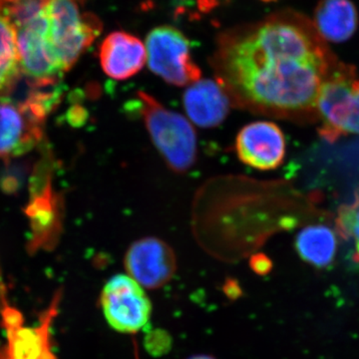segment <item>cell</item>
Here are the masks:
<instances>
[{"mask_svg":"<svg viewBox=\"0 0 359 359\" xmlns=\"http://www.w3.org/2000/svg\"><path fill=\"white\" fill-rule=\"evenodd\" d=\"M187 359H216V358H212V356L205 355V354H201V355L199 354V355L191 356V358H189Z\"/></svg>","mask_w":359,"mask_h":359,"instance_id":"obj_19","label":"cell"},{"mask_svg":"<svg viewBox=\"0 0 359 359\" xmlns=\"http://www.w3.org/2000/svg\"><path fill=\"white\" fill-rule=\"evenodd\" d=\"M55 100V93L35 94L23 103L0 99V158L18 157L40 143Z\"/></svg>","mask_w":359,"mask_h":359,"instance_id":"obj_5","label":"cell"},{"mask_svg":"<svg viewBox=\"0 0 359 359\" xmlns=\"http://www.w3.org/2000/svg\"><path fill=\"white\" fill-rule=\"evenodd\" d=\"M137 104L153 144L168 167L176 173L188 171L197 159V136L191 123L146 92H138Z\"/></svg>","mask_w":359,"mask_h":359,"instance_id":"obj_3","label":"cell"},{"mask_svg":"<svg viewBox=\"0 0 359 359\" xmlns=\"http://www.w3.org/2000/svg\"><path fill=\"white\" fill-rule=\"evenodd\" d=\"M124 266L128 276L144 289H161L176 273V255L164 241L143 238L130 245Z\"/></svg>","mask_w":359,"mask_h":359,"instance_id":"obj_9","label":"cell"},{"mask_svg":"<svg viewBox=\"0 0 359 359\" xmlns=\"http://www.w3.org/2000/svg\"><path fill=\"white\" fill-rule=\"evenodd\" d=\"M230 99L218 81L198 80L184 93V108L191 121L202 128H214L226 119Z\"/></svg>","mask_w":359,"mask_h":359,"instance_id":"obj_12","label":"cell"},{"mask_svg":"<svg viewBox=\"0 0 359 359\" xmlns=\"http://www.w3.org/2000/svg\"><path fill=\"white\" fill-rule=\"evenodd\" d=\"M45 11L52 50L67 72L100 34V21L80 13L75 0H46Z\"/></svg>","mask_w":359,"mask_h":359,"instance_id":"obj_4","label":"cell"},{"mask_svg":"<svg viewBox=\"0 0 359 359\" xmlns=\"http://www.w3.org/2000/svg\"><path fill=\"white\" fill-rule=\"evenodd\" d=\"M22 74L13 20L0 7V99L6 98Z\"/></svg>","mask_w":359,"mask_h":359,"instance_id":"obj_15","label":"cell"},{"mask_svg":"<svg viewBox=\"0 0 359 359\" xmlns=\"http://www.w3.org/2000/svg\"><path fill=\"white\" fill-rule=\"evenodd\" d=\"M263 1L269 2V1H275V0H263Z\"/></svg>","mask_w":359,"mask_h":359,"instance_id":"obj_20","label":"cell"},{"mask_svg":"<svg viewBox=\"0 0 359 359\" xmlns=\"http://www.w3.org/2000/svg\"><path fill=\"white\" fill-rule=\"evenodd\" d=\"M149 68L167 83L183 87L201 79V69L191 54L185 35L172 26H160L146 39Z\"/></svg>","mask_w":359,"mask_h":359,"instance_id":"obj_6","label":"cell"},{"mask_svg":"<svg viewBox=\"0 0 359 359\" xmlns=\"http://www.w3.org/2000/svg\"><path fill=\"white\" fill-rule=\"evenodd\" d=\"M59 295L42 316L37 327H23L20 311L6 304L0 290L2 323L6 330V346L0 348V359H55L49 341V328L57 313Z\"/></svg>","mask_w":359,"mask_h":359,"instance_id":"obj_8","label":"cell"},{"mask_svg":"<svg viewBox=\"0 0 359 359\" xmlns=\"http://www.w3.org/2000/svg\"><path fill=\"white\" fill-rule=\"evenodd\" d=\"M313 26L323 40L346 41L358 28V11L351 0H320L314 11Z\"/></svg>","mask_w":359,"mask_h":359,"instance_id":"obj_13","label":"cell"},{"mask_svg":"<svg viewBox=\"0 0 359 359\" xmlns=\"http://www.w3.org/2000/svg\"><path fill=\"white\" fill-rule=\"evenodd\" d=\"M250 266L259 275H264V273H269L271 269V261H269L268 257L263 256V255H257V256L252 257V261H250Z\"/></svg>","mask_w":359,"mask_h":359,"instance_id":"obj_18","label":"cell"},{"mask_svg":"<svg viewBox=\"0 0 359 359\" xmlns=\"http://www.w3.org/2000/svg\"><path fill=\"white\" fill-rule=\"evenodd\" d=\"M339 63L308 18L285 13L224 33L212 66L231 106L313 120L321 85Z\"/></svg>","mask_w":359,"mask_h":359,"instance_id":"obj_1","label":"cell"},{"mask_svg":"<svg viewBox=\"0 0 359 359\" xmlns=\"http://www.w3.org/2000/svg\"><path fill=\"white\" fill-rule=\"evenodd\" d=\"M46 0H16L4 8L16 32L21 71L34 86H50L65 75L48 37Z\"/></svg>","mask_w":359,"mask_h":359,"instance_id":"obj_2","label":"cell"},{"mask_svg":"<svg viewBox=\"0 0 359 359\" xmlns=\"http://www.w3.org/2000/svg\"><path fill=\"white\" fill-rule=\"evenodd\" d=\"M99 57L107 76L124 81L140 72L147 61V52L143 42L134 35L116 32L104 39Z\"/></svg>","mask_w":359,"mask_h":359,"instance_id":"obj_11","label":"cell"},{"mask_svg":"<svg viewBox=\"0 0 359 359\" xmlns=\"http://www.w3.org/2000/svg\"><path fill=\"white\" fill-rule=\"evenodd\" d=\"M359 134V79L353 82V93L347 105L346 116L341 126V136Z\"/></svg>","mask_w":359,"mask_h":359,"instance_id":"obj_17","label":"cell"},{"mask_svg":"<svg viewBox=\"0 0 359 359\" xmlns=\"http://www.w3.org/2000/svg\"><path fill=\"white\" fill-rule=\"evenodd\" d=\"M295 250L306 264L318 269L328 268L337 256V236L325 224H311L297 233Z\"/></svg>","mask_w":359,"mask_h":359,"instance_id":"obj_14","label":"cell"},{"mask_svg":"<svg viewBox=\"0 0 359 359\" xmlns=\"http://www.w3.org/2000/svg\"><path fill=\"white\" fill-rule=\"evenodd\" d=\"M235 149L238 159L247 166L269 171L280 167L285 160V135L275 123H250L238 132Z\"/></svg>","mask_w":359,"mask_h":359,"instance_id":"obj_10","label":"cell"},{"mask_svg":"<svg viewBox=\"0 0 359 359\" xmlns=\"http://www.w3.org/2000/svg\"><path fill=\"white\" fill-rule=\"evenodd\" d=\"M337 228L344 238H353L355 257L359 261V198L353 204L340 208L337 219Z\"/></svg>","mask_w":359,"mask_h":359,"instance_id":"obj_16","label":"cell"},{"mask_svg":"<svg viewBox=\"0 0 359 359\" xmlns=\"http://www.w3.org/2000/svg\"><path fill=\"white\" fill-rule=\"evenodd\" d=\"M100 304L110 327L125 334L143 330L152 313L145 290L128 275H116L105 283Z\"/></svg>","mask_w":359,"mask_h":359,"instance_id":"obj_7","label":"cell"}]
</instances>
